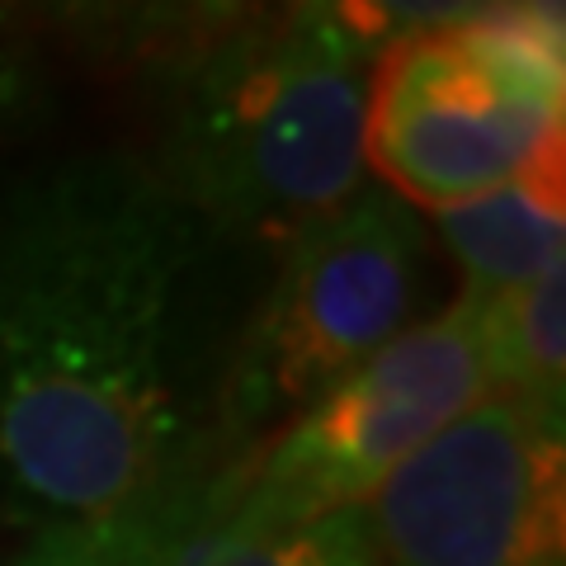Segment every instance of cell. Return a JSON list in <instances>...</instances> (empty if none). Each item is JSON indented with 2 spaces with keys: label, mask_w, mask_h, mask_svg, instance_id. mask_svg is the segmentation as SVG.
Wrapping results in <instances>:
<instances>
[{
  "label": "cell",
  "mask_w": 566,
  "mask_h": 566,
  "mask_svg": "<svg viewBox=\"0 0 566 566\" xmlns=\"http://www.w3.org/2000/svg\"><path fill=\"white\" fill-rule=\"evenodd\" d=\"M279 251V274L218 382V430L227 439H251L274 420L289 424L406 331L424 232L387 189H359Z\"/></svg>",
  "instance_id": "5b68a950"
},
{
  "label": "cell",
  "mask_w": 566,
  "mask_h": 566,
  "mask_svg": "<svg viewBox=\"0 0 566 566\" xmlns=\"http://www.w3.org/2000/svg\"><path fill=\"white\" fill-rule=\"evenodd\" d=\"M374 566H562V416L486 397L364 505Z\"/></svg>",
  "instance_id": "8992f818"
},
{
  "label": "cell",
  "mask_w": 566,
  "mask_h": 566,
  "mask_svg": "<svg viewBox=\"0 0 566 566\" xmlns=\"http://www.w3.org/2000/svg\"><path fill=\"white\" fill-rule=\"evenodd\" d=\"M29 85H33V62L20 48V33L0 24V128L20 114V104L29 99Z\"/></svg>",
  "instance_id": "8fae6325"
},
{
  "label": "cell",
  "mask_w": 566,
  "mask_h": 566,
  "mask_svg": "<svg viewBox=\"0 0 566 566\" xmlns=\"http://www.w3.org/2000/svg\"><path fill=\"white\" fill-rule=\"evenodd\" d=\"M562 109L557 10H424L368 71L364 166L392 199L444 212L562 151Z\"/></svg>",
  "instance_id": "3957f363"
},
{
  "label": "cell",
  "mask_w": 566,
  "mask_h": 566,
  "mask_svg": "<svg viewBox=\"0 0 566 566\" xmlns=\"http://www.w3.org/2000/svg\"><path fill=\"white\" fill-rule=\"evenodd\" d=\"M491 397H515L562 416L566 392V283L562 270L528 289L476 297Z\"/></svg>",
  "instance_id": "9c48e42d"
},
{
  "label": "cell",
  "mask_w": 566,
  "mask_h": 566,
  "mask_svg": "<svg viewBox=\"0 0 566 566\" xmlns=\"http://www.w3.org/2000/svg\"><path fill=\"white\" fill-rule=\"evenodd\" d=\"M208 245V227L128 156L0 189L6 515L114 520L222 468L203 434Z\"/></svg>",
  "instance_id": "6da1fadb"
},
{
  "label": "cell",
  "mask_w": 566,
  "mask_h": 566,
  "mask_svg": "<svg viewBox=\"0 0 566 566\" xmlns=\"http://www.w3.org/2000/svg\"><path fill=\"white\" fill-rule=\"evenodd\" d=\"M237 468L241 463L212 468L166 501L114 520L48 524L10 566H180L189 538L227 505Z\"/></svg>",
  "instance_id": "ba28073f"
},
{
  "label": "cell",
  "mask_w": 566,
  "mask_h": 566,
  "mask_svg": "<svg viewBox=\"0 0 566 566\" xmlns=\"http://www.w3.org/2000/svg\"><path fill=\"white\" fill-rule=\"evenodd\" d=\"M486 397L491 374L476 297L458 293L439 316L406 326L335 378L270 444L245 453L237 491L208 524L264 534L364 510L406 458Z\"/></svg>",
  "instance_id": "277c9868"
},
{
  "label": "cell",
  "mask_w": 566,
  "mask_h": 566,
  "mask_svg": "<svg viewBox=\"0 0 566 566\" xmlns=\"http://www.w3.org/2000/svg\"><path fill=\"white\" fill-rule=\"evenodd\" d=\"M180 566H374V553H368L364 510H340V515L264 528V534L203 524L189 538Z\"/></svg>",
  "instance_id": "30bf717a"
},
{
  "label": "cell",
  "mask_w": 566,
  "mask_h": 566,
  "mask_svg": "<svg viewBox=\"0 0 566 566\" xmlns=\"http://www.w3.org/2000/svg\"><path fill=\"white\" fill-rule=\"evenodd\" d=\"M193 20L161 62V180L212 237L283 245L364 189V95L392 10Z\"/></svg>",
  "instance_id": "7a4b0ae2"
},
{
  "label": "cell",
  "mask_w": 566,
  "mask_h": 566,
  "mask_svg": "<svg viewBox=\"0 0 566 566\" xmlns=\"http://www.w3.org/2000/svg\"><path fill=\"white\" fill-rule=\"evenodd\" d=\"M562 151L543 156L520 180L491 193L434 212L439 237L463 270L468 297H495L510 289H528L562 270L566 241V199H562Z\"/></svg>",
  "instance_id": "52a82bcc"
}]
</instances>
